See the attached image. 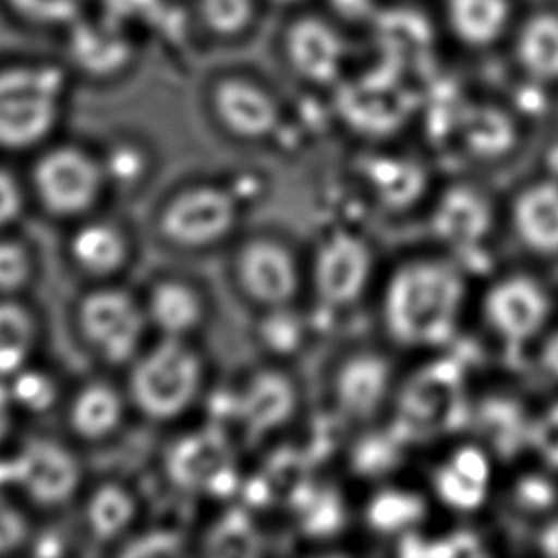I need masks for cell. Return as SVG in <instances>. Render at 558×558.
<instances>
[{
	"label": "cell",
	"mask_w": 558,
	"mask_h": 558,
	"mask_svg": "<svg viewBox=\"0 0 558 558\" xmlns=\"http://www.w3.org/2000/svg\"><path fill=\"white\" fill-rule=\"evenodd\" d=\"M10 399L15 407L27 412L45 414L52 410L58 400V385L46 372L23 368L12 376V384L8 387Z\"/></svg>",
	"instance_id": "cell-31"
},
{
	"label": "cell",
	"mask_w": 558,
	"mask_h": 558,
	"mask_svg": "<svg viewBox=\"0 0 558 558\" xmlns=\"http://www.w3.org/2000/svg\"><path fill=\"white\" fill-rule=\"evenodd\" d=\"M549 165H551L553 172H555V174H558V147L557 149H555V151H553L551 162H549Z\"/></svg>",
	"instance_id": "cell-45"
},
{
	"label": "cell",
	"mask_w": 558,
	"mask_h": 558,
	"mask_svg": "<svg viewBox=\"0 0 558 558\" xmlns=\"http://www.w3.org/2000/svg\"><path fill=\"white\" fill-rule=\"evenodd\" d=\"M446 17L453 35L469 46L494 43L506 29L507 0H446Z\"/></svg>",
	"instance_id": "cell-25"
},
{
	"label": "cell",
	"mask_w": 558,
	"mask_h": 558,
	"mask_svg": "<svg viewBox=\"0 0 558 558\" xmlns=\"http://www.w3.org/2000/svg\"><path fill=\"white\" fill-rule=\"evenodd\" d=\"M298 389L292 377L275 368L257 371L236 392L233 412L248 437H269L282 429L298 410Z\"/></svg>",
	"instance_id": "cell-14"
},
{
	"label": "cell",
	"mask_w": 558,
	"mask_h": 558,
	"mask_svg": "<svg viewBox=\"0 0 558 558\" xmlns=\"http://www.w3.org/2000/svg\"><path fill=\"white\" fill-rule=\"evenodd\" d=\"M269 311L271 315L265 318L262 326V336L267 348L277 353H292L300 345L302 326L298 323V318L288 315L287 307Z\"/></svg>",
	"instance_id": "cell-35"
},
{
	"label": "cell",
	"mask_w": 558,
	"mask_h": 558,
	"mask_svg": "<svg viewBox=\"0 0 558 558\" xmlns=\"http://www.w3.org/2000/svg\"><path fill=\"white\" fill-rule=\"evenodd\" d=\"M126 412V400L113 385L94 381L76 392L69 407V425L76 437L96 442L114 435Z\"/></svg>",
	"instance_id": "cell-20"
},
{
	"label": "cell",
	"mask_w": 558,
	"mask_h": 558,
	"mask_svg": "<svg viewBox=\"0 0 558 558\" xmlns=\"http://www.w3.org/2000/svg\"><path fill=\"white\" fill-rule=\"evenodd\" d=\"M539 549L547 557L558 558V519L557 521L549 522L542 534H539Z\"/></svg>",
	"instance_id": "cell-41"
},
{
	"label": "cell",
	"mask_w": 558,
	"mask_h": 558,
	"mask_svg": "<svg viewBox=\"0 0 558 558\" xmlns=\"http://www.w3.org/2000/svg\"><path fill=\"white\" fill-rule=\"evenodd\" d=\"M425 517V501L414 492L385 488L366 506V522L377 534L397 536L414 530Z\"/></svg>",
	"instance_id": "cell-28"
},
{
	"label": "cell",
	"mask_w": 558,
	"mask_h": 558,
	"mask_svg": "<svg viewBox=\"0 0 558 558\" xmlns=\"http://www.w3.org/2000/svg\"><path fill=\"white\" fill-rule=\"evenodd\" d=\"M484 315L492 332L509 345H524L544 330L551 317V300L529 277L499 280L484 298Z\"/></svg>",
	"instance_id": "cell-10"
},
{
	"label": "cell",
	"mask_w": 558,
	"mask_h": 558,
	"mask_svg": "<svg viewBox=\"0 0 558 558\" xmlns=\"http://www.w3.org/2000/svg\"><path fill=\"white\" fill-rule=\"evenodd\" d=\"M210 106L219 126L241 142H262L279 129L271 92L246 76H226L214 84Z\"/></svg>",
	"instance_id": "cell-12"
},
{
	"label": "cell",
	"mask_w": 558,
	"mask_h": 558,
	"mask_svg": "<svg viewBox=\"0 0 558 558\" xmlns=\"http://www.w3.org/2000/svg\"><path fill=\"white\" fill-rule=\"evenodd\" d=\"M492 219L490 198L476 187L458 185L440 196L430 216V227L448 246L468 250L478 246L490 233Z\"/></svg>",
	"instance_id": "cell-16"
},
{
	"label": "cell",
	"mask_w": 558,
	"mask_h": 558,
	"mask_svg": "<svg viewBox=\"0 0 558 558\" xmlns=\"http://www.w3.org/2000/svg\"><path fill=\"white\" fill-rule=\"evenodd\" d=\"M517 234L532 252L542 256L558 254V185L537 183L526 189L513 210Z\"/></svg>",
	"instance_id": "cell-19"
},
{
	"label": "cell",
	"mask_w": 558,
	"mask_h": 558,
	"mask_svg": "<svg viewBox=\"0 0 558 558\" xmlns=\"http://www.w3.org/2000/svg\"><path fill=\"white\" fill-rule=\"evenodd\" d=\"M517 53L522 68L534 81L547 83L558 78V17L534 15L522 27Z\"/></svg>",
	"instance_id": "cell-26"
},
{
	"label": "cell",
	"mask_w": 558,
	"mask_h": 558,
	"mask_svg": "<svg viewBox=\"0 0 558 558\" xmlns=\"http://www.w3.org/2000/svg\"><path fill=\"white\" fill-rule=\"evenodd\" d=\"M530 445L545 463L558 469V404H553L530 427Z\"/></svg>",
	"instance_id": "cell-37"
},
{
	"label": "cell",
	"mask_w": 558,
	"mask_h": 558,
	"mask_svg": "<svg viewBox=\"0 0 558 558\" xmlns=\"http://www.w3.org/2000/svg\"><path fill=\"white\" fill-rule=\"evenodd\" d=\"M233 468V450L218 430L189 433L168 448V478L183 490H229Z\"/></svg>",
	"instance_id": "cell-13"
},
{
	"label": "cell",
	"mask_w": 558,
	"mask_h": 558,
	"mask_svg": "<svg viewBox=\"0 0 558 558\" xmlns=\"http://www.w3.org/2000/svg\"><path fill=\"white\" fill-rule=\"evenodd\" d=\"M101 168H104L106 180H111L122 187H129L144 178L147 159L137 145H114L107 155V159L101 162Z\"/></svg>",
	"instance_id": "cell-34"
},
{
	"label": "cell",
	"mask_w": 558,
	"mask_h": 558,
	"mask_svg": "<svg viewBox=\"0 0 558 558\" xmlns=\"http://www.w3.org/2000/svg\"><path fill=\"white\" fill-rule=\"evenodd\" d=\"M488 456L475 446L450 453L433 475V488L446 506L456 511H475L490 490Z\"/></svg>",
	"instance_id": "cell-17"
},
{
	"label": "cell",
	"mask_w": 558,
	"mask_h": 558,
	"mask_svg": "<svg viewBox=\"0 0 558 558\" xmlns=\"http://www.w3.org/2000/svg\"><path fill=\"white\" fill-rule=\"evenodd\" d=\"M33 275L27 248L15 241H0V294H15L23 288Z\"/></svg>",
	"instance_id": "cell-33"
},
{
	"label": "cell",
	"mask_w": 558,
	"mask_h": 558,
	"mask_svg": "<svg viewBox=\"0 0 558 558\" xmlns=\"http://www.w3.org/2000/svg\"><path fill=\"white\" fill-rule=\"evenodd\" d=\"M239 223V203L227 189L203 183L170 196L159 231L175 248L204 250L226 241Z\"/></svg>",
	"instance_id": "cell-5"
},
{
	"label": "cell",
	"mask_w": 558,
	"mask_h": 558,
	"mask_svg": "<svg viewBox=\"0 0 558 558\" xmlns=\"http://www.w3.org/2000/svg\"><path fill=\"white\" fill-rule=\"evenodd\" d=\"M196 12L214 37L239 38L256 20V0H195Z\"/></svg>",
	"instance_id": "cell-29"
},
{
	"label": "cell",
	"mask_w": 558,
	"mask_h": 558,
	"mask_svg": "<svg viewBox=\"0 0 558 558\" xmlns=\"http://www.w3.org/2000/svg\"><path fill=\"white\" fill-rule=\"evenodd\" d=\"M182 539L168 532H153L149 536L137 537L136 542L122 549L129 557H174L182 553Z\"/></svg>",
	"instance_id": "cell-39"
},
{
	"label": "cell",
	"mask_w": 558,
	"mask_h": 558,
	"mask_svg": "<svg viewBox=\"0 0 558 558\" xmlns=\"http://www.w3.org/2000/svg\"><path fill=\"white\" fill-rule=\"evenodd\" d=\"M514 499L522 511L542 513L557 501L555 484L542 475L524 476L514 488Z\"/></svg>",
	"instance_id": "cell-36"
},
{
	"label": "cell",
	"mask_w": 558,
	"mask_h": 558,
	"mask_svg": "<svg viewBox=\"0 0 558 558\" xmlns=\"http://www.w3.org/2000/svg\"><path fill=\"white\" fill-rule=\"evenodd\" d=\"M469 149L486 159L509 151L514 144V129L506 114L494 109H481L468 122Z\"/></svg>",
	"instance_id": "cell-30"
},
{
	"label": "cell",
	"mask_w": 558,
	"mask_h": 558,
	"mask_svg": "<svg viewBox=\"0 0 558 558\" xmlns=\"http://www.w3.org/2000/svg\"><path fill=\"white\" fill-rule=\"evenodd\" d=\"M366 182L377 203L387 210H407L425 195L427 172L415 160L376 157L366 165Z\"/></svg>",
	"instance_id": "cell-22"
},
{
	"label": "cell",
	"mask_w": 558,
	"mask_h": 558,
	"mask_svg": "<svg viewBox=\"0 0 558 558\" xmlns=\"http://www.w3.org/2000/svg\"><path fill=\"white\" fill-rule=\"evenodd\" d=\"M395 368L377 351H355L345 356L332 376L333 402L343 417L368 422L391 399Z\"/></svg>",
	"instance_id": "cell-11"
},
{
	"label": "cell",
	"mask_w": 558,
	"mask_h": 558,
	"mask_svg": "<svg viewBox=\"0 0 558 558\" xmlns=\"http://www.w3.org/2000/svg\"><path fill=\"white\" fill-rule=\"evenodd\" d=\"M71 52L76 65L96 76L121 73L130 61V46L114 33L113 27H96L88 23L76 25Z\"/></svg>",
	"instance_id": "cell-24"
},
{
	"label": "cell",
	"mask_w": 558,
	"mask_h": 558,
	"mask_svg": "<svg viewBox=\"0 0 558 558\" xmlns=\"http://www.w3.org/2000/svg\"><path fill=\"white\" fill-rule=\"evenodd\" d=\"M8 4L35 25H65L78 20L86 0H8Z\"/></svg>",
	"instance_id": "cell-32"
},
{
	"label": "cell",
	"mask_w": 558,
	"mask_h": 558,
	"mask_svg": "<svg viewBox=\"0 0 558 558\" xmlns=\"http://www.w3.org/2000/svg\"><path fill=\"white\" fill-rule=\"evenodd\" d=\"M10 407H12V399H10V391L0 387V440L4 438L10 427Z\"/></svg>",
	"instance_id": "cell-43"
},
{
	"label": "cell",
	"mask_w": 558,
	"mask_h": 558,
	"mask_svg": "<svg viewBox=\"0 0 558 558\" xmlns=\"http://www.w3.org/2000/svg\"><path fill=\"white\" fill-rule=\"evenodd\" d=\"M65 81L56 68L0 69V147L27 149L40 144L60 121Z\"/></svg>",
	"instance_id": "cell-3"
},
{
	"label": "cell",
	"mask_w": 558,
	"mask_h": 558,
	"mask_svg": "<svg viewBox=\"0 0 558 558\" xmlns=\"http://www.w3.org/2000/svg\"><path fill=\"white\" fill-rule=\"evenodd\" d=\"M37 338L29 311L20 303L0 302V376H15L25 368Z\"/></svg>",
	"instance_id": "cell-27"
},
{
	"label": "cell",
	"mask_w": 558,
	"mask_h": 558,
	"mask_svg": "<svg viewBox=\"0 0 558 558\" xmlns=\"http://www.w3.org/2000/svg\"><path fill=\"white\" fill-rule=\"evenodd\" d=\"M145 315L149 325L159 330L162 338L185 340L203 325V295L195 287L180 279L160 280L149 292L145 303Z\"/></svg>",
	"instance_id": "cell-18"
},
{
	"label": "cell",
	"mask_w": 558,
	"mask_h": 558,
	"mask_svg": "<svg viewBox=\"0 0 558 558\" xmlns=\"http://www.w3.org/2000/svg\"><path fill=\"white\" fill-rule=\"evenodd\" d=\"M29 536V524L22 511L0 494V555L22 547Z\"/></svg>",
	"instance_id": "cell-38"
},
{
	"label": "cell",
	"mask_w": 558,
	"mask_h": 558,
	"mask_svg": "<svg viewBox=\"0 0 558 558\" xmlns=\"http://www.w3.org/2000/svg\"><path fill=\"white\" fill-rule=\"evenodd\" d=\"M104 183L101 162L73 145L45 153L33 170L38 201L58 218H75L90 210L98 203Z\"/></svg>",
	"instance_id": "cell-6"
},
{
	"label": "cell",
	"mask_w": 558,
	"mask_h": 558,
	"mask_svg": "<svg viewBox=\"0 0 558 558\" xmlns=\"http://www.w3.org/2000/svg\"><path fill=\"white\" fill-rule=\"evenodd\" d=\"M136 496L119 483H106L92 492L84 519L92 536L104 544L121 539L136 522Z\"/></svg>",
	"instance_id": "cell-23"
},
{
	"label": "cell",
	"mask_w": 558,
	"mask_h": 558,
	"mask_svg": "<svg viewBox=\"0 0 558 558\" xmlns=\"http://www.w3.org/2000/svg\"><path fill=\"white\" fill-rule=\"evenodd\" d=\"M465 305V280L445 259L415 257L385 282L381 320L399 348L433 349L452 340Z\"/></svg>",
	"instance_id": "cell-1"
},
{
	"label": "cell",
	"mask_w": 558,
	"mask_h": 558,
	"mask_svg": "<svg viewBox=\"0 0 558 558\" xmlns=\"http://www.w3.org/2000/svg\"><path fill=\"white\" fill-rule=\"evenodd\" d=\"M12 461L15 486L37 506L68 504L83 481V469L75 453L50 438H33Z\"/></svg>",
	"instance_id": "cell-9"
},
{
	"label": "cell",
	"mask_w": 558,
	"mask_h": 558,
	"mask_svg": "<svg viewBox=\"0 0 558 558\" xmlns=\"http://www.w3.org/2000/svg\"><path fill=\"white\" fill-rule=\"evenodd\" d=\"M284 52L292 71L311 84L336 81L345 58L338 31L317 15H303L288 25Z\"/></svg>",
	"instance_id": "cell-15"
},
{
	"label": "cell",
	"mask_w": 558,
	"mask_h": 558,
	"mask_svg": "<svg viewBox=\"0 0 558 558\" xmlns=\"http://www.w3.org/2000/svg\"><path fill=\"white\" fill-rule=\"evenodd\" d=\"M204 366L185 340L162 338L132 361L129 397L140 414L157 423L174 422L203 391Z\"/></svg>",
	"instance_id": "cell-2"
},
{
	"label": "cell",
	"mask_w": 558,
	"mask_h": 558,
	"mask_svg": "<svg viewBox=\"0 0 558 558\" xmlns=\"http://www.w3.org/2000/svg\"><path fill=\"white\" fill-rule=\"evenodd\" d=\"M69 252L81 271L106 279L129 262V239L109 221H90L76 229Z\"/></svg>",
	"instance_id": "cell-21"
},
{
	"label": "cell",
	"mask_w": 558,
	"mask_h": 558,
	"mask_svg": "<svg viewBox=\"0 0 558 558\" xmlns=\"http://www.w3.org/2000/svg\"><path fill=\"white\" fill-rule=\"evenodd\" d=\"M374 254L359 234L338 233L318 244L313 259V287L318 300L341 310L355 305L371 287Z\"/></svg>",
	"instance_id": "cell-7"
},
{
	"label": "cell",
	"mask_w": 558,
	"mask_h": 558,
	"mask_svg": "<svg viewBox=\"0 0 558 558\" xmlns=\"http://www.w3.org/2000/svg\"><path fill=\"white\" fill-rule=\"evenodd\" d=\"M542 364H544L547 374L558 379V332L553 333L549 340L545 341L542 349Z\"/></svg>",
	"instance_id": "cell-42"
},
{
	"label": "cell",
	"mask_w": 558,
	"mask_h": 558,
	"mask_svg": "<svg viewBox=\"0 0 558 558\" xmlns=\"http://www.w3.org/2000/svg\"><path fill=\"white\" fill-rule=\"evenodd\" d=\"M84 340L106 363L129 364L140 355L147 315L134 295L121 288L104 287L83 298L76 311Z\"/></svg>",
	"instance_id": "cell-4"
},
{
	"label": "cell",
	"mask_w": 558,
	"mask_h": 558,
	"mask_svg": "<svg viewBox=\"0 0 558 558\" xmlns=\"http://www.w3.org/2000/svg\"><path fill=\"white\" fill-rule=\"evenodd\" d=\"M272 4H279V7H294L298 2H302V0H269Z\"/></svg>",
	"instance_id": "cell-44"
},
{
	"label": "cell",
	"mask_w": 558,
	"mask_h": 558,
	"mask_svg": "<svg viewBox=\"0 0 558 558\" xmlns=\"http://www.w3.org/2000/svg\"><path fill=\"white\" fill-rule=\"evenodd\" d=\"M22 191L14 178L0 170V227L12 223L22 214Z\"/></svg>",
	"instance_id": "cell-40"
},
{
	"label": "cell",
	"mask_w": 558,
	"mask_h": 558,
	"mask_svg": "<svg viewBox=\"0 0 558 558\" xmlns=\"http://www.w3.org/2000/svg\"><path fill=\"white\" fill-rule=\"evenodd\" d=\"M236 280L248 300L267 310L288 307L302 287L292 250L272 236H254L236 254Z\"/></svg>",
	"instance_id": "cell-8"
}]
</instances>
